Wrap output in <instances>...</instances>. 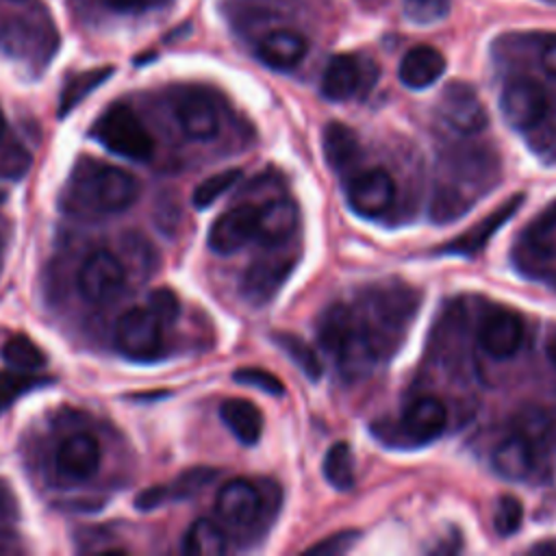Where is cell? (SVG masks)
I'll list each match as a JSON object with an SVG mask.
<instances>
[{
	"mask_svg": "<svg viewBox=\"0 0 556 556\" xmlns=\"http://www.w3.org/2000/svg\"><path fill=\"white\" fill-rule=\"evenodd\" d=\"M67 206L80 215H117L135 204L139 185L117 165L80 159L67 182Z\"/></svg>",
	"mask_w": 556,
	"mask_h": 556,
	"instance_id": "cell-1",
	"label": "cell"
},
{
	"mask_svg": "<svg viewBox=\"0 0 556 556\" xmlns=\"http://www.w3.org/2000/svg\"><path fill=\"white\" fill-rule=\"evenodd\" d=\"M93 135L109 152L130 161H148L154 154V137L128 104L109 106L100 115Z\"/></svg>",
	"mask_w": 556,
	"mask_h": 556,
	"instance_id": "cell-2",
	"label": "cell"
},
{
	"mask_svg": "<svg viewBox=\"0 0 556 556\" xmlns=\"http://www.w3.org/2000/svg\"><path fill=\"white\" fill-rule=\"evenodd\" d=\"M163 328L165 326L148 304L132 306L117 319L115 345L130 361H156L163 350Z\"/></svg>",
	"mask_w": 556,
	"mask_h": 556,
	"instance_id": "cell-3",
	"label": "cell"
},
{
	"mask_svg": "<svg viewBox=\"0 0 556 556\" xmlns=\"http://www.w3.org/2000/svg\"><path fill=\"white\" fill-rule=\"evenodd\" d=\"M126 285L124 263L109 250L91 252L78 267L76 289L83 300L102 306L113 302Z\"/></svg>",
	"mask_w": 556,
	"mask_h": 556,
	"instance_id": "cell-4",
	"label": "cell"
},
{
	"mask_svg": "<svg viewBox=\"0 0 556 556\" xmlns=\"http://www.w3.org/2000/svg\"><path fill=\"white\" fill-rule=\"evenodd\" d=\"M500 109L510 128L528 130L547 113V93L534 78L519 76L504 85Z\"/></svg>",
	"mask_w": 556,
	"mask_h": 556,
	"instance_id": "cell-5",
	"label": "cell"
},
{
	"mask_svg": "<svg viewBox=\"0 0 556 556\" xmlns=\"http://www.w3.org/2000/svg\"><path fill=\"white\" fill-rule=\"evenodd\" d=\"M345 195L354 213L376 217L391 206L395 198V182L384 167H365L350 178Z\"/></svg>",
	"mask_w": 556,
	"mask_h": 556,
	"instance_id": "cell-6",
	"label": "cell"
},
{
	"mask_svg": "<svg viewBox=\"0 0 556 556\" xmlns=\"http://www.w3.org/2000/svg\"><path fill=\"white\" fill-rule=\"evenodd\" d=\"M439 113L443 122L460 135H476L486 128L489 113L467 83H450L439 98Z\"/></svg>",
	"mask_w": 556,
	"mask_h": 556,
	"instance_id": "cell-7",
	"label": "cell"
},
{
	"mask_svg": "<svg viewBox=\"0 0 556 556\" xmlns=\"http://www.w3.org/2000/svg\"><path fill=\"white\" fill-rule=\"evenodd\" d=\"M102 463L100 441L89 432H76L67 437L56 454L54 469L67 482H87L91 480Z\"/></svg>",
	"mask_w": 556,
	"mask_h": 556,
	"instance_id": "cell-8",
	"label": "cell"
},
{
	"mask_svg": "<svg viewBox=\"0 0 556 556\" xmlns=\"http://www.w3.org/2000/svg\"><path fill=\"white\" fill-rule=\"evenodd\" d=\"M256 208L254 204H237L222 213L208 230V248L217 254H232L256 239Z\"/></svg>",
	"mask_w": 556,
	"mask_h": 556,
	"instance_id": "cell-9",
	"label": "cell"
},
{
	"mask_svg": "<svg viewBox=\"0 0 556 556\" xmlns=\"http://www.w3.org/2000/svg\"><path fill=\"white\" fill-rule=\"evenodd\" d=\"M176 119L180 130L195 141H211L219 132V113L213 100L198 89L180 93L176 100Z\"/></svg>",
	"mask_w": 556,
	"mask_h": 556,
	"instance_id": "cell-10",
	"label": "cell"
},
{
	"mask_svg": "<svg viewBox=\"0 0 556 556\" xmlns=\"http://www.w3.org/2000/svg\"><path fill=\"white\" fill-rule=\"evenodd\" d=\"M293 258L289 256H261L252 263L241 278V293L250 304H265L276 295L291 271Z\"/></svg>",
	"mask_w": 556,
	"mask_h": 556,
	"instance_id": "cell-11",
	"label": "cell"
},
{
	"mask_svg": "<svg viewBox=\"0 0 556 556\" xmlns=\"http://www.w3.org/2000/svg\"><path fill=\"white\" fill-rule=\"evenodd\" d=\"M478 341L489 356L510 358L523 341V319L513 311H493L482 319Z\"/></svg>",
	"mask_w": 556,
	"mask_h": 556,
	"instance_id": "cell-12",
	"label": "cell"
},
{
	"mask_svg": "<svg viewBox=\"0 0 556 556\" xmlns=\"http://www.w3.org/2000/svg\"><path fill=\"white\" fill-rule=\"evenodd\" d=\"M261 508L258 489L248 478H232L217 491L215 513L222 523L232 528L248 526Z\"/></svg>",
	"mask_w": 556,
	"mask_h": 556,
	"instance_id": "cell-13",
	"label": "cell"
},
{
	"mask_svg": "<svg viewBox=\"0 0 556 556\" xmlns=\"http://www.w3.org/2000/svg\"><path fill=\"white\" fill-rule=\"evenodd\" d=\"M365 85L363 61L354 54H337L321 74V93L326 100L343 102L354 98Z\"/></svg>",
	"mask_w": 556,
	"mask_h": 556,
	"instance_id": "cell-14",
	"label": "cell"
},
{
	"mask_svg": "<svg viewBox=\"0 0 556 556\" xmlns=\"http://www.w3.org/2000/svg\"><path fill=\"white\" fill-rule=\"evenodd\" d=\"M306 37L289 28H276L263 35L256 43V56L271 70H291L306 56Z\"/></svg>",
	"mask_w": 556,
	"mask_h": 556,
	"instance_id": "cell-15",
	"label": "cell"
},
{
	"mask_svg": "<svg viewBox=\"0 0 556 556\" xmlns=\"http://www.w3.org/2000/svg\"><path fill=\"white\" fill-rule=\"evenodd\" d=\"M445 72L443 54L432 46L410 48L397 67V76L408 89H426L434 85Z\"/></svg>",
	"mask_w": 556,
	"mask_h": 556,
	"instance_id": "cell-16",
	"label": "cell"
},
{
	"mask_svg": "<svg viewBox=\"0 0 556 556\" xmlns=\"http://www.w3.org/2000/svg\"><path fill=\"white\" fill-rule=\"evenodd\" d=\"M447 424V408L445 404L434 395H421L415 397L402 415V428L408 437H415L417 441L434 439L443 432Z\"/></svg>",
	"mask_w": 556,
	"mask_h": 556,
	"instance_id": "cell-17",
	"label": "cell"
},
{
	"mask_svg": "<svg viewBox=\"0 0 556 556\" xmlns=\"http://www.w3.org/2000/svg\"><path fill=\"white\" fill-rule=\"evenodd\" d=\"M300 222V211L295 202L287 198L269 200L267 204L256 208V239L267 245H278L287 237L293 235Z\"/></svg>",
	"mask_w": 556,
	"mask_h": 556,
	"instance_id": "cell-18",
	"label": "cell"
},
{
	"mask_svg": "<svg viewBox=\"0 0 556 556\" xmlns=\"http://www.w3.org/2000/svg\"><path fill=\"white\" fill-rule=\"evenodd\" d=\"M491 465L504 480H523L534 467L532 445L517 432L500 441L491 454Z\"/></svg>",
	"mask_w": 556,
	"mask_h": 556,
	"instance_id": "cell-19",
	"label": "cell"
},
{
	"mask_svg": "<svg viewBox=\"0 0 556 556\" xmlns=\"http://www.w3.org/2000/svg\"><path fill=\"white\" fill-rule=\"evenodd\" d=\"M219 417L226 428L235 434L243 445H254L263 432V415L256 404L243 397L224 400L219 406Z\"/></svg>",
	"mask_w": 556,
	"mask_h": 556,
	"instance_id": "cell-20",
	"label": "cell"
},
{
	"mask_svg": "<svg viewBox=\"0 0 556 556\" xmlns=\"http://www.w3.org/2000/svg\"><path fill=\"white\" fill-rule=\"evenodd\" d=\"M321 148L328 165L337 172L348 169L358 159V152H361L354 130L341 122L326 124L321 132Z\"/></svg>",
	"mask_w": 556,
	"mask_h": 556,
	"instance_id": "cell-21",
	"label": "cell"
},
{
	"mask_svg": "<svg viewBox=\"0 0 556 556\" xmlns=\"http://www.w3.org/2000/svg\"><path fill=\"white\" fill-rule=\"evenodd\" d=\"M182 549L185 554H193V556L224 554L228 549V536L224 526L206 517L195 519L182 539Z\"/></svg>",
	"mask_w": 556,
	"mask_h": 556,
	"instance_id": "cell-22",
	"label": "cell"
},
{
	"mask_svg": "<svg viewBox=\"0 0 556 556\" xmlns=\"http://www.w3.org/2000/svg\"><path fill=\"white\" fill-rule=\"evenodd\" d=\"M113 74V67L106 65V67H93V70H87V72H80V74H74L63 91H61V100H59V115L65 117L72 109H76L93 89H98L109 76Z\"/></svg>",
	"mask_w": 556,
	"mask_h": 556,
	"instance_id": "cell-23",
	"label": "cell"
},
{
	"mask_svg": "<svg viewBox=\"0 0 556 556\" xmlns=\"http://www.w3.org/2000/svg\"><path fill=\"white\" fill-rule=\"evenodd\" d=\"M324 478L339 491H348L354 484V458L352 447L345 441H337L328 447L321 463Z\"/></svg>",
	"mask_w": 556,
	"mask_h": 556,
	"instance_id": "cell-24",
	"label": "cell"
},
{
	"mask_svg": "<svg viewBox=\"0 0 556 556\" xmlns=\"http://www.w3.org/2000/svg\"><path fill=\"white\" fill-rule=\"evenodd\" d=\"M2 361L11 369L20 371H35L46 365V354L41 348L26 334H13L2 345Z\"/></svg>",
	"mask_w": 556,
	"mask_h": 556,
	"instance_id": "cell-25",
	"label": "cell"
},
{
	"mask_svg": "<svg viewBox=\"0 0 556 556\" xmlns=\"http://www.w3.org/2000/svg\"><path fill=\"white\" fill-rule=\"evenodd\" d=\"M276 345L295 363V367L308 378V380H319L321 371H324V365L317 356V352L304 341L300 339L298 334H291V332H278L274 337Z\"/></svg>",
	"mask_w": 556,
	"mask_h": 556,
	"instance_id": "cell-26",
	"label": "cell"
},
{
	"mask_svg": "<svg viewBox=\"0 0 556 556\" xmlns=\"http://www.w3.org/2000/svg\"><path fill=\"white\" fill-rule=\"evenodd\" d=\"M43 384H50V378L35 376L33 371L20 369H2L0 371V415L13 406V402Z\"/></svg>",
	"mask_w": 556,
	"mask_h": 556,
	"instance_id": "cell-27",
	"label": "cell"
},
{
	"mask_svg": "<svg viewBox=\"0 0 556 556\" xmlns=\"http://www.w3.org/2000/svg\"><path fill=\"white\" fill-rule=\"evenodd\" d=\"M217 476V469L213 467H191L178 473L174 480L163 484L165 500L167 502H180L198 495L204 486H208Z\"/></svg>",
	"mask_w": 556,
	"mask_h": 556,
	"instance_id": "cell-28",
	"label": "cell"
},
{
	"mask_svg": "<svg viewBox=\"0 0 556 556\" xmlns=\"http://www.w3.org/2000/svg\"><path fill=\"white\" fill-rule=\"evenodd\" d=\"M241 178V169H224V172H217L208 178H204L195 189H193V195H191V202L195 208H208L213 202H217L237 180Z\"/></svg>",
	"mask_w": 556,
	"mask_h": 556,
	"instance_id": "cell-29",
	"label": "cell"
},
{
	"mask_svg": "<svg viewBox=\"0 0 556 556\" xmlns=\"http://www.w3.org/2000/svg\"><path fill=\"white\" fill-rule=\"evenodd\" d=\"M549 428H552V419L547 410H543L541 406H526L515 417V432L523 437L530 445L545 441L549 434Z\"/></svg>",
	"mask_w": 556,
	"mask_h": 556,
	"instance_id": "cell-30",
	"label": "cell"
},
{
	"mask_svg": "<svg viewBox=\"0 0 556 556\" xmlns=\"http://www.w3.org/2000/svg\"><path fill=\"white\" fill-rule=\"evenodd\" d=\"M528 245L545 258L556 256V211L539 215L528 228Z\"/></svg>",
	"mask_w": 556,
	"mask_h": 556,
	"instance_id": "cell-31",
	"label": "cell"
},
{
	"mask_svg": "<svg viewBox=\"0 0 556 556\" xmlns=\"http://www.w3.org/2000/svg\"><path fill=\"white\" fill-rule=\"evenodd\" d=\"M519 202H521V195L515 198V200H510V202H506L497 213H493L491 217H486L484 222H480V226H478L476 230H471L467 237H463V239L456 241V250H463V252H465V250H476L478 245H482V243L486 241V237H489L491 232H495L497 226H500L508 215L515 213V208H517Z\"/></svg>",
	"mask_w": 556,
	"mask_h": 556,
	"instance_id": "cell-32",
	"label": "cell"
},
{
	"mask_svg": "<svg viewBox=\"0 0 556 556\" xmlns=\"http://www.w3.org/2000/svg\"><path fill=\"white\" fill-rule=\"evenodd\" d=\"M523 521V506L513 495H502L495 504L493 513V528L500 536H510L521 528Z\"/></svg>",
	"mask_w": 556,
	"mask_h": 556,
	"instance_id": "cell-33",
	"label": "cell"
},
{
	"mask_svg": "<svg viewBox=\"0 0 556 556\" xmlns=\"http://www.w3.org/2000/svg\"><path fill=\"white\" fill-rule=\"evenodd\" d=\"M30 154L24 146L15 141H4L0 146V178L17 180L30 169Z\"/></svg>",
	"mask_w": 556,
	"mask_h": 556,
	"instance_id": "cell-34",
	"label": "cell"
},
{
	"mask_svg": "<svg viewBox=\"0 0 556 556\" xmlns=\"http://www.w3.org/2000/svg\"><path fill=\"white\" fill-rule=\"evenodd\" d=\"M450 0H404V15L413 24H434L447 15Z\"/></svg>",
	"mask_w": 556,
	"mask_h": 556,
	"instance_id": "cell-35",
	"label": "cell"
},
{
	"mask_svg": "<svg viewBox=\"0 0 556 556\" xmlns=\"http://www.w3.org/2000/svg\"><path fill=\"white\" fill-rule=\"evenodd\" d=\"M235 382L239 384H248V387H256L269 395H282L285 393V387L280 382L278 376L269 374L267 369H261V367H241L232 374Z\"/></svg>",
	"mask_w": 556,
	"mask_h": 556,
	"instance_id": "cell-36",
	"label": "cell"
},
{
	"mask_svg": "<svg viewBox=\"0 0 556 556\" xmlns=\"http://www.w3.org/2000/svg\"><path fill=\"white\" fill-rule=\"evenodd\" d=\"M148 306L154 311V315L161 319L163 326H172L178 319V315H180L178 295L172 289H167V287L154 289L148 295Z\"/></svg>",
	"mask_w": 556,
	"mask_h": 556,
	"instance_id": "cell-37",
	"label": "cell"
},
{
	"mask_svg": "<svg viewBox=\"0 0 556 556\" xmlns=\"http://www.w3.org/2000/svg\"><path fill=\"white\" fill-rule=\"evenodd\" d=\"M356 539H358V532H354V530H341V532L330 534L328 539H321L319 543L306 547V552H308V554H328V556L343 554V552H348V549L354 545Z\"/></svg>",
	"mask_w": 556,
	"mask_h": 556,
	"instance_id": "cell-38",
	"label": "cell"
},
{
	"mask_svg": "<svg viewBox=\"0 0 556 556\" xmlns=\"http://www.w3.org/2000/svg\"><path fill=\"white\" fill-rule=\"evenodd\" d=\"M167 500H165V491H163V484H152L148 489H143L137 497H135V508L137 510H154V508H161L165 506Z\"/></svg>",
	"mask_w": 556,
	"mask_h": 556,
	"instance_id": "cell-39",
	"label": "cell"
},
{
	"mask_svg": "<svg viewBox=\"0 0 556 556\" xmlns=\"http://www.w3.org/2000/svg\"><path fill=\"white\" fill-rule=\"evenodd\" d=\"M102 2L117 13H141V11L156 9L169 0H102Z\"/></svg>",
	"mask_w": 556,
	"mask_h": 556,
	"instance_id": "cell-40",
	"label": "cell"
},
{
	"mask_svg": "<svg viewBox=\"0 0 556 556\" xmlns=\"http://www.w3.org/2000/svg\"><path fill=\"white\" fill-rule=\"evenodd\" d=\"M541 67H543V72L547 74V76H552V78H556V37H552L545 46H543V50H541Z\"/></svg>",
	"mask_w": 556,
	"mask_h": 556,
	"instance_id": "cell-41",
	"label": "cell"
},
{
	"mask_svg": "<svg viewBox=\"0 0 556 556\" xmlns=\"http://www.w3.org/2000/svg\"><path fill=\"white\" fill-rule=\"evenodd\" d=\"M547 358H549V363L556 367V332L549 337V341H547Z\"/></svg>",
	"mask_w": 556,
	"mask_h": 556,
	"instance_id": "cell-42",
	"label": "cell"
},
{
	"mask_svg": "<svg viewBox=\"0 0 556 556\" xmlns=\"http://www.w3.org/2000/svg\"><path fill=\"white\" fill-rule=\"evenodd\" d=\"M7 141V119H4V113L0 111V146Z\"/></svg>",
	"mask_w": 556,
	"mask_h": 556,
	"instance_id": "cell-43",
	"label": "cell"
},
{
	"mask_svg": "<svg viewBox=\"0 0 556 556\" xmlns=\"http://www.w3.org/2000/svg\"><path fill=\"white\" fill-rule=\"evenodd\" d=\"M7 493H9V491L4 489V484H0V508H2V504H9V502H11V500H7V502L2 500V495H7Z\"/></svg>",
	"mask_w": 556,
	"mask_h": 556,
	"instance_id": "cell-44",
	"label": "cell"
}]
</instances>
